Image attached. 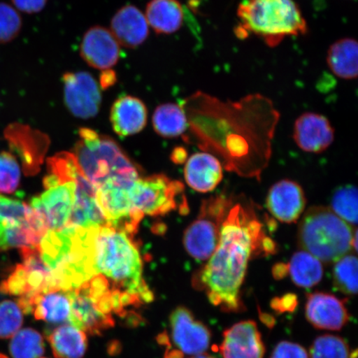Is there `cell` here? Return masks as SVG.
Instances as JSON below:
<instances>
[{"instance_id": "ffe728a7", "label": "cell", "mask_w": 358, "mask_h": 358, "mask_svg": "<svg viewBox=\"0 0 358 358\" xmlns=\"http://www.w3.org/2000/svg\"><path fill=\"white\" fill-rule=\"evenodd\" d=\"M293 137L302 150L320 154L332 145L334 129L325 116L307 112L295 122Z\"/></svg>"}, {"instance_id": "d590c367", "label": "cell", "mask_w": 358, "mask_h": 358, "mask_svg": "<svg viewBox=\"0 0 358 358\" xmlns=\"http://www.w3.org/2000/svg\"><path fill=\"white\" fill-rule=\"evenodd\" d=\"M22 19L10 4L0 3V43L13 41L20 34Z\"/></svg>"}, {"instance_id": "74e56055", "label": "cell", "mask_w": 358, "mask_h": 358, "mask_svg": "<svg viewBox=\"0 0 358 358\" xmlns=\"http://www.w3.org/2000/svg\"><path fill=\"white\" fill-rule=\"evenodd\" d=\"M298 306V298L294 294H286L281 297L272 299L271 307L272 310L280 313H292Z\"/></svg>"}, {"instance_id": "30bf717a", "label": "cell", "mask_w": 358, "mask_h": 358, "mask_svg": "<svg viewBox=\"0 0 358 358\" xmlns=\"http://www.w3.org/2000/svg\"><path fill=\"white\" fill-rule=\"evenodd\" d=\"M69 292L71 324L92 336L101 335L114 327V315L105 298V291L100 286L85 281Z\"/></svg>"}, {"instance_id": "5bb4252c", "label": "cell", "mask_w": 358, "mask_h": 358, "mask_svg": "<svg viewBox=\"0 0 358 358\" xmlns=\"http://www.w3.org/2000/svg\"><path fill=\"white\" fill-rule=\"evenodd\" d=\"M64 101L71 114L90 119L96 115L101 104V92L95 78L86 71L66 73L62 77Z\"/></svg>"}, {"instance_id": "7bdbcfd3", "label": "cell", "mask_w": 358, "mask_h": 358, "mask_svg": "<svg viewBox=\"0 0 358 358\" xmlns=\"http://www.w3.org/2000/svg\"><path fill=\"white\" fill-rule=\"evenodd\" d=\"M259 319L265 324L268 328L272 329L275 324V320L268 313H262L259 310Z\"/></svg>"}, {"instance_id": "e575fe53", "label": "cell", "mask_w": 358, "mask_h": 358, "mask_svg": "<svg viewBox=\"0 0 358 358\" xmlns=\"http://www.w3.org/2000/svg\"><path fill=\"white\" fill-rule=\"evenodd\" d=\"M20 168L15 157L8 152L0 154V194H12L19 187Z\"/></svg>"}, {"instance_id": "ba28073f", "label": "cell", "mask_w": 358, "mask_h": 358, "mask_svg": "<svg viewBox=\"0 0 358 358\" xmlns=\"http://www.w3.org/2000/svg\"><path fill=\"white\" fill-rule=\"evenodd\" d=\"M235 201L234 196L225 192L201 201L198 217L183 236V245L192 258L203 262L211 257L220 239L222 223Z\"/></svg>"}, {"instance_id": "d6a6232c", "label": "cell", "mask_w": 358, "mask_h": 358, "mask_svg": "<svg viewBox=\"0 0 358 358\" xmlns=\"http://www.w3.org/2000/svg\"><path fill=\"white\" fill-rule=\"evenodd\" d=\"M311 358H351L345 340L338 336L324 334L317 337L310 348Z\"/></svg>"}, {"instance_id": "277c9868", "label": "cell", "mask_w": 358, "mask_h": 358, "mask_svg": "<svg viewBox=\"0 0 358 358\" xmlns=\"http://www.w3.org/2000/svg\"><path fill=\"white\" fill-rule=\"evenodd\" d=\"M127 232L107 225L98 228L94 248L96 274L104 276L111 288L136 295L146 303L153 292L143 278V262L138 245Z\"/></svg>"}, {"instance_id": "5b68a950", "label": "cell", "mask_w": 358, "mask_h": 358, "mask_svg": "<svg viewBox=\"0 0 358 358\" xmlns=\"http://www.w3.org/2000/svg\"><path fill=\"white\" fill-rule=\"evenodd\" d=\"M237 16L241 21L235 29L237 37L245 38L253 34L271 48L289 36L308 33L307 22L294 0H243Z\"/></svg>"}, {"instance_id": "4fadbf2b", "label": "cell", "mask_w": 358, "mask_h": 358, "mask_svg": "<svg viewBox=\"0 0 358 358\" xmlns=\"http://www.w3.org/2000/svg\"><path fill=\"white\" fill-rule=\"evenodd\" d=\"M134 182H107L97 187L96 196L106 225L134 236L144 217L133 207L129 190Z\"/></svg>"}, {"instance_id": "2e32d148", "label": "cell", "mask_w": 358, "mask_h": 358, "mask_svg": "<svg viewBox=\"0 0 358 358\" xmlns=\"http://www.w3.org/2000/svg\"><path fill=\"white\" fill-rule=\"evenodd\" d=\"M347 301L348 299H340L329 293L308 294L306 306V319L316 329L341 330L350 320Z\"/></svg>"}, {"instance_id": "6da1fadb", "label": "cell", "mask_w": 358, "mask_h": 358, "mask_svg": "<svg viewBox=\"0 0 358 358\" xmlns=\"http://www.w3.org/2000/svg\"><path fill=\"white\" fill-rule=\"evenodd\" d=\"M199 148L220 161L227 171L261 179L270 162L280 113L261 94L223 102L196 92L181 106Z\"/></svg>"}, {"instance_id": "f35d334b", "label": "cell", "mask_w": 358, "mask_h": 358, "mask_svg": "<svg viewBox=\"0 0 358 358\" xmlns=\"http://www.w3.org/2000/svg\"><path fill=\"white\" fill-rule=\"evenodd\" d=\"M17 10L26 13H37L41 12L46 6L48 0H12Z\"/></svg>"}, {"instance_id": "836d02e7", "label": "cell", "mask_w": 358, "mask_h": 358, "mask_svg": "<svg viewBox=\"0 0 358 358\" xmlns=\"http://www.w3.org/2000/svg\"><path fill=\"white\" fill-rule=\"evenodd\" d=\"M24 323V312L17 301L0 302V338H10Z\"/></svg>"}, {"instance_id": "7a4b0ae2", "label": "cell", "mask_w": 358, "mask_h": 358, "mask_svg": "<svg viewBox=\"0 0 358 358\" xmlns=\"http://www.w3.org/2000/svg\"><path fill=\"white\" fill-rule=\"evenodd\" d=\"M276 252L277 245L266 235L253 203L245 200L235 203L222 223L216 250L208 263L195 273L192 285L205 291L209 301L222 311H243L241 288L249 262Z\"/></svg>"}, {"instance_id": "7402d4cb", "label": "cell", "mask_w": 358, "mask_h": 358, "mask_svg": "<svg viewBox=\"0 0 358 358\" xmlns=\"http://www.w3.org/2000/svg\"><path fill=\"white\" fill-rule=\"evenodd\" d=\"M185 176L187 185L192 189L201 194L213 192L222 180V164L207 152L196 153L187 160Z\"/></svg>"}, {"instance_id": "f6af8a7d", "label": "cell", "mask_w": 358, "mask_h": 358, "mask_svg": "<svg viewBox=\"0 0 358 358\" xmlns=\"http://www.w3.org/2000/svg\"><path fill=\"white\" fill-rule=\"evenodd\" d=\"M0 358H8L6 355H2V353H0Z\"/></svg>"}, {"instance_id": "9a60e30c", "label": "cell", "mask_w": 358, "mask_h": 358, "mask_svg": "<svg viewBox=\"0 0 358 358\" xmlns=\"http://www.w3.org/2000/svg\"><path fill=\"white\" fill-rule=\"evenodd\" d=\"M169 326L174 345L187 355H203L211 342V330L196 320L189 308L178 306L169 316Z\"/></svg>"}, {"instance_id": "ab89813d", "label": "cell", "mask_w": 358, "mask_h": 358, "mask_svg": "<svg viewBox=\"0 0 358 358\" xmlns=\"http://www.w3.org/2000/svg\"><path fill=\"white\" fill-rule=\"evenodd\" d=\"M116 77L115 71L110 69L105 70L101 77V84L103 88H107L115 83Z\"/></svg>"}, {"instance_id": "3957f363", "label": "cell", "mask_w": 358, "mask_h": 358, "mask_svg": "<svg viewBox=\"0 0 358 358\" xmlns=\"http://www.w3.org/2000/svg\"><path fill=\"white\" fill-rule=\"evenodd\" d=\"M98 228L66 226L49 230L40 241L43 261L50 268L57 288L71 290L96 275L94 248Z\"/></svg>"}, {"instance_id": "e0dca14e", "label": "cell", "mask_w": 358, "mask_h": 358, "mask_svg": "<svg viewBox=\"0 0 358 358\" xmlns=\"http://www.w3.org/2000/svg\"><path fill=\"white\" fill-rule=\"evenodd\" d=\"M222 358H264L266 348L256 322H240L223 333Z\"/></svg>"}, {"instance_id": "4dcf8cb0", "label": "cell", "mask_w": 358, "mask_h": 358, "mask_svg": "<svg viewBox=\"0 0 358 358\" xmlns=\"http://www.w3.org/2000/svg\"><path fill=\"white\" fill-rule=\"evenodd\" d=\"M334 284L342 293L355 295L357 293V258L347 254L334 262Z\"/></svg>"}, {"instance_id": "b9f144b4", "label": "cell", "mask_w": 358, "mask_h": 358, "mask_svg": "<svg viewBox=\"0 0 358 358\" xmlns=\"http://www.w3.org/2000/svg\"><path fill=\"white\" fill-rule=\"evenodd\" d=\"M163 346H166V352H165L164 358H183V353L176 349H172L171 342L169 339L165 340L162 343Z\"/></svg>"}, {"instance_id": "8d00e7d4", "label": "cell", "mask_w": 358, "mask_h": 358, "mask_svg": "<svg viewBox=\"0 0 358 358\" xmlns=\"http://www.w3.org/2000/svg\"><path fill=\"white\" fill-rule=\"evenodd\" d=\"M271 358H308V355L299 344L283 341L277 344Z\"/></svg>"}, {"instance_id": "d6986e66", "label": "cell", "mask_w": 358, "mask_h": 358, "mask_svg": "<svg viewBox=\"0 0 358 358\" xmlns=\"http://www.w3.org/2000/svg\"><path fill=\"white\" fill-rule=\"evenodd\" d=\"M266 206L268 211L281 222H296L306 207V198L301 185L284 179L271 187Z\"/></svg>"}, {"instance_id": "ac0fdd59", "label": "cell", "mask_w": 358, "mask_h": 358, "mask_svg": "<svg viewBox=\"0 0 358 358\" xmlns=\"http://www.w3.org/2000/svg\"><path fill=\"white\" fill-rule=\"evenodd\" d=\"M120 45L110 30L101 26L88 29L80 46V55L89 66L102 71L117 64Z\"/></svg>"}, {"instance_id": "d4e9b609", "label": "cell", "mask_w": 358, "mask_h": 358, "mask_svg": "<svg viewBox=\"0 0 358 358\" xmlns=\"http://www.w3.org/2000/svg\"><path fill=\"white\" fill-rule=\"evenodd\" d=\"M148 24L159 34H171L181 29L185 12L178 0H151L147 4Z\"/></svg>"}, {"instance_id": "44dd1931", "label": "cell", "mask_w": 358, "mask_h": 358, "mask_svg": "<svg viewBox=\"0 0 358 358\" xmlns=\"http://www.w3.org/2000/svg\"><path fill=\"white\" fill-rule=\"evenodd\" d=\"M110 32L120 45L134 48L140 46L149 36V24L136 6H127L115 13L110 22Z\"/></svg>"}, {"instance_id": "ee69618b", "label": "cell", "mask_w": 358, "mask_h": 358, "mask_svg": "<svg viewBox=\"0 0 358 358\" xmlns=\"http://www.w3.org/2000/svg\"><path fill=\"white\" fill-rule=\"evenodd\" d=\"M190 358H215V357L210 356L208 355H205V353H203V355H195Z\"/></svg>"}, {"instance_id": "484cf974", "label": "cell", "mask_w": 358, "mask_h": 358, "mask_svg": "<svg viewBox=\"0 0 358 358\" xmlns=\"http://www.w3.org/2000/svg\"><path fill=\"white\" fill-rule=\"evenodd\" d=\"M52 355L56 358H83L87 350L86 333L73 324H64L48 336Z\"/></svg>"}, {"instance_id": "8992f818", "label": "cell", "mask_w": 358, "mask_h": 358, "mask_svg": "<svg viewBox=\"0 0 358 358\" xmlns=\"http://www.w3.org/2000/svg\"><path fill=\"white\" fill-rule=\"evenodd\" d=\"M357 228L323 206L310 208L299 226V248L326 264L334 263L353 248Z\"/></svg>"}, {"instance_id": "8fae6325", "label": "cell", "mask_w": 358, "mask_h": 358, "mask_svg": "<svg viewBox=\"0 0 358 358\" xmlns=\"http://www.w3.org/2000/svg\"><path fill=\"white\" fill-rule=\"evenodd\" d=\"M78 178L76 180H61L49 173L44 179L46 190L31 200L30 208L48 231L59 230L69 225L75 203Z\"/></svg>"}, {"instance_id": "60d3db41", "label": "cell", "mask_w": 358, "mask_h": 358, "mask_svg": "<svg viewBox=\"0 0 358 358\" xmlns=\"http://www.w3.org/2000/svg\"><path fill=\"white\" fill-rule=\"evenodd\" d=\"M288 273V264L287 265L284 263L276 264L272 268V275L275 280L284 279Z\"/></svg>"}, {"instance_id": "83f0119b", "label": "cell", "mask_w": 358, "mask_h": 358, "mask_svg": "<svg viewBox=\"0 0 358 358\" xmlns=\"http://www.w3.org/2000/svg\"><path fill=\"white\" fill-rule=\"evenodd\" d=\"M289 274L294 283L302 288H312L323 278L324 268L320 259L301 250L293 255L288 264Z\"/></svg>"}, {"instance_id": "cb8c5ba5", "label": "cell", "mask_w": 358, "mask_h": 358, "mask_svg": "<svg viewBox=\"0 0 358 358\" xmlns=\"http://www.w3.org/2000/svg\"><path fill=\"white\" fill-rule=\"evenodd\" d=\"M29 313L35 319L49 324L69 321L71 298L69 290L52 289L36 296L29 304Z\"/></svg>"}, {"instance_id": "f1b7e54d", "label": "cell", "mask_w": 358, "mask_h": 358, "mask_svg": "<svg viewBox=\"0 0 358 358\" xmlns=\"http://www.w3.org/2000/svg\"><path fill=\"white\" fill-rule=\"evenodd\" d=\"M153 125L157 133L166 138L181 136L189 128L185 111L174 103H166L157 107Z\"/></svg>"}, {"instance_id": "4316f807", "label": "cell", "mask_w": 358, "mask_h": 358, "mask_svg": "<svg viewBox=\"0 0 358 358\" xmlns=\"http://www.w3.org/2000/svg\"><path fill=\"white\" fill-rule=\"evenodd\" d=\"M358 45L355 39L343 38L331 45L327 64L338 78L352 80L358 74Z\"/></svg>"}, {"instance_id": "603a6c76", "label": "cell", "mask_w": 358, "mask_h": 358, "mask_svg": "<svg viewBox=\"0 0 358 358\" xmlns=\"http://www.w3.org/2000/svg\"><path fill=\"white\" fill-rule=\"evenodd\" d=\"M110 120L114 131L120 136L141 132L147 123V109L143 101L131 96L116 100L111 107Z\"/></svg>"}, {"instance_id": "52a82bcc", "label": "cell", "mask_w": 358, "mask_h": 358, "mask_svg": "<svg viewBox=\"0 0 358 358\" xmlns=\"http://www.w3.org/2000/svg\"><path fill=\"white\" fill-rule=\"evenodd\" d=\"M73 154L80 170L96 189L107 182H134L138 173L115 143L89 129L80 131Z\"/></svg>"}, {"instance_id": "9c48e42d", "label": "cell", "mask_w": 358, "mask_h": 358, "mask_svg": "<svg viewBox=\"0 0 358 358\" xmlns=\"http://www.w3.org/2000/svg\"><path fill=\"white\" fill-rule=\"evenodd\" d=\"M46 234L29 205L0 194V252L38 248Z\"/></svg>"}, {"instance_id": "f546056e", "label": "cell", "mask_w": 358, "mask_h": 358, "mask_svg": "<svg viewBox=\"0 0 358 358\" xmlns=\"http://www.w3.org/2000/svg\"><path fill=\"white\" fill-rule=\"evenodd\" d=\"M8 348L13 358H40L45 351L43 338L34 329H21L13 336Z\"/></svg>"}, {"instance_id": "1f68e13d", "label": "cell", "mask_w": 358, "mask_h": 358, "mask_svg": "<svg viewBox=\"0 0 358 358\" xmlns=\"http://www.w3.org/2000/svg\"><path fill=\"white\" fill-rule=\"evenodd\" d=\"M331 209L349 225H357V189L352 185L343 186L334 192Z\"/></svg>"}, {"instance_id": "7c38bea8", "label": "cell", "mask_w": 358, "mask_h": 358, "mask_svg": "<svg viewBox=\"0 0 358 358\" xmlns=\"http://www.w3.org/2000/svg\"><path fill=\"white\" fill-rule=\"evenodd\" d=\"M185 187L163 174L138 178L129 187L133 207L143 215L164 216L179 207L178 199Z\"/></svg>"}]
</instances>
